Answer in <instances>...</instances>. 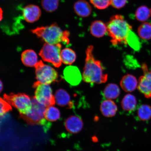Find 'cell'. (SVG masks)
<instances>
[{"label": "cell", "mask_w": 151, "mask_h": 151, "mask_svg": "<svg viewBox=\"0 0 151 151\" xmlns=\"http://www.w3.org/2000/svg\"><path fill=\"white\" fill-rule=\"evenodd\" d=\"M93 51V46H90L87 48L82 78L85 82L88 83H103L106 82L108 75L105 73L101 62L94 58Z\"/></svg>", "instance_id": "cell-1"}, {"label": "cell", "mask_w": 151, "mask_h": 151, "mask_svg": "<svg viewBox=\"0 0 151 151\" xmlns=\"http://www.w3.org/2000/svg\"><path fill=\"white\" fill-rule=\"evenodd\" d=\"M107 33L114 46L127 45L128 38L133 31L132 26L120 15H114L107 25Z\"/></svg>", "instance_id": "cell-2"}, {"label": "cell", "mask_w": 151, "mask_h": 151, "mask_svg": "<svg viewBox=\"0 0 151 151\" xmlns=\"http://www.w3.org/2000/svg\"><path fill=\"white\" fill-rule=\"evenodd\" d=\"M31 31L49 44L56 45L60 42L65 45L69 44V32L62 31L56 23L49 26L37 27L32 30Z\"/></svg>", "instance_id": "cell-3"}, {"label": "cell", "mask_w": 151, "mask_h": 151, "mask_svg": "<svg viewBox=\"0 0 151 151\" xmlns=\"http://www.w3.org/2000/svg\"><path fill=\"white\" fill-rule=\"evenodd\" d=\"M61 45L60 43L52 45L45 43L39 53L43 61L52 63L56 67H59L62 64Z\"/></svg>", "instance_id": "cell-4"}, {"label": "cell", "mask_w": 151, "mask_h": 151, "mask_svg": "<svg viewBox=\"0 0 151 151\" xmlns=\"http://www.w3.org/2000/svg\"><path fill=\"white\" fill-rule=\"evenodd\" d=\"M4 99L23 115L27 112L32 107V99L24 93L4 94Z\"/></svg>", "instance_id": "cell-5"}, {"label": "cell", "mask_w": 151, "mask_h": 151, "mask_svg": "<svg viewBox=\"0 0 151 151\" xmlns=\"http://www.w3.org/2000/svg\"><path fill=\"white\" fill-rule=\"evenodd\" d=\"M35 68L37 82L49 85L57 81V72L51 66L45 65L42 61L38 62Z\"/></svg>", "instance_id": "cell-6"}, {"label": "cell", "mask_w": 151, "mask_h": 151, "mask_svg": "<svg viewBox=\"0 0 151 151\" xmlns=\"http://www.w3.org/2000/svg\"><path fill=\"white\" fill-rule=\"evenodd\" d=\"M36 88L35 98L38 102L46 107L55 103V96L53 95L51 88L48 84L36 82L34 84Z\"/></svg>", "instance_id": "cell-7"}, {"label": "cell", "mask_w": 151, "mask_h": 151, "mask_svg": "<svg viewBox=\"0 0 151 151\" xmlns=\"http://www.w3.org/2000/svg\"><path fill=\"white\" fill-rule=\"evenodd\" d=\"M32 106L31 109L24 114L28 120L38 123L45 119V112L46 107L38 102L34 97L32 99Z\"/></svg>", "instance_id": "cell-8"}, {"label": "cell", "mask_w": 151, "mask_h": 151, "mask_svg": "<svg viewBox=\"0 0 151 151\" xmlns=\"http://www.w3.org/2000/svg\"><path fill=\"white\" fill-rule=\"evenodd\" d=\"M142 67L144 74L139 79L137 88L145 97L151 99V70H148L145 65Z\"/></svg>", "instance_id": "cell-9"}, {"label": "cell", "mask_w": 151, "mask_h": 151, "mask_svg": "<svg viewBox=\"0 0 151 151\" xmlns=\"http://www.w3.org/2000/svg\"><path fill=\"white\" fill-rule=\"evenodd\" d=\"M63 77L71 86H76L80 83L82 76L78 68L74 66L66 67L63 71Z\"/></svg>", "instance_id": "cell-10"}, {"label": "cell", "mask_w": 151, "mask_h": 151, "mask_svg": "<svg viewBox=\"0 0 151 151\" xmlns=\"http://www.w3.org/2000/svg\"><path fill=\"white\" fill-rule=\"evenodd\" d=\"M65 127L69 133L75 134L79 133L83 127V122L80 117L73 115L68 117L65 121Z\"/></svg>", "instance_id": "cell-11"}, {"label": "cell", "mask_w": 151, "mask_h": 151, "mask_svg": "<svg viewBox=\"0 0 151 151\" xmlns=\"http://www.w3.org/2000/svg\"><path fill=\"white\" fill-rule=\"evenodd\" d=\"M23 15L24 20L29 23L37 21L41 16V11L39 7L37 5H29L27 6L24 9Z\"/></svg>", "instance_id": "cell-12"}, {"label": "cell", "mask_w": 151, "mask_h": 151, "mask_svg": "<svg viewBox=\"0 0 151 151\" xmlns=\"http://www.w3.org/2000/svg\"><path fill=\"white\" fill-rule=\"evenodd\" d=\"M55 103L61 107H67L71 108L73 104L70 96L65 90L60 89L57 91L55 95Z\"/></svg>", "instance_id": "cell-13"}, {"label": "cell", "mask_w": 151, "mask_h": 151, "mask_svg": "<svg viewBox=\"0 0 151 151\" xmlns=\"http://www.w3.org/2000/svg\"><path fill=\"white\" fill-rule=\"evenodd\" d=\"M73 8L76 14L82 17L89 16L92 11L91 6L85 0H79L76 1L73 6Z\"/></svg>", "instance_id": "cell-14"}, {"label": "cell", "mask_w": 151, "mask_h": 151, "mask_svg": "<svg viewBox=\"0 0 151 151\" xmlns=\"http://www.w3.org/2000/svg\"><path fill=\"white\" fill-rule=\"evenodd\" d=\"M100 110L103 116L110 118L114 116L118 111L117 106L114 101L111 100H106L101 103Z\"/></svg>", "instance_id": "cell-15"}, {"label": "cell", "mask_w": 151, "mask_h": 151, "mask_svg": "<svg viewBox=\"0 0 151 151\" xmlns=\"http://www.w3.org/2000/svg\"><path fill=\"white\" fill-rule=\"evenodd\" d=\"M138 83L134 76L128 74L124 76L120 81V86L126 92H132L136 89Z\"/></svg>", "instance_id": "cell-16"}, {"label": "cell", "mask_w": 151, "mask_h": 151, "mask_svg": "<svg viewBox=\"0 0 151 151\" xmlns=\"http://www.w3.org/2000/svg\"><path fill=\"white\" fill-rule=\"evenodd\" d=\"M107 31V25L101 21H95L91 25L90 33L94 37H103L106 34Z\"/></svg>", "instance_id": "cell-17"}, {"label": "cell", "mask_w": 151, "mask_h": 151, "mask_svg": "<svg viewBox=\"0 0 151 151\" xmlns=\"http://www.w3.org/2000/svg\"><path fill=\"white\" fill-rule=\"evenodd\" d=\"M21 59L24 65L27 67H35L38 62L36 53L31 50L24 51L22 54Z\"/></svg>", "instance_id": "cell-18"}, {"label": "cell", "mask_w": 151, "mask_h": 151, "mask_svg": "<svg viewBox=\"0 0 151 151\" xmlns=\"http://www.w3.org/2000/svg\"><path fill=\"white\" fill-rule=\"evenodd\" d=\"M137 105L136 98L131 94H126L122 101V109L127 112L133 111L136 108Z\"/></svg>", "instance_id": "cell-19"}, {"label": "cell", "mask_w": 151, "mask_h": 151, "mask_svg": "<svg viewBox=\"0 0 151 151\" xmlns=\"http://www.w3.org/2000/svg\"><path fill=\"white\" fill-rule=\"evenodd\" d=\"M61 113L58 107L51 105L46 107L45 112V119L48 121L54 122L57 121L61 118Z\"/></svg>", "instance_id": "cell-20"}, {"label": "cell", "mask_w": 151, "mask_h": 151, "mask_svg": "<svg viewBox=\"0 0 151 151\" xmlns=\"http://www.w3.org/2000/svg\"><path fill=\"white\" fill-rule=\"evenodd\" d=\"M120 90L117 85L114 84H109L107 85L103 91V95L108 100L115 99L120 94Z\"/></svg>", "instance_id": "cell-21"}, {"label": "cell", "mask_w": 151, "mask_h": 151, "mask_svg": "<svg viewBox=\"0 0 151 151\" xmlns=\"http://www.w3.org/2000/svg\"><path fill=\"white\" fill-rule=\"evenodd\" d=\"M137 20L141 22H145L151 17V7L142 5L138 8L135 13Z\"/></svg>", "instance_id": "cell-22"}, {"label": "cell", "mask_w": 151, "mask_h": 151, "mask_svg": "<svg viewBox=\"0 0 151 151\" xmlns=\"http://www.w3.org/2000/svg\"><path fill=\"white\" fill-rule=\"evenodd\" d=\"M61 55L62 62L65 65H71L76 60V54L74 51L70 48L63 49L62 50Z\"/></svg>", "instance_id": "cell-23"}, {"label": "cell", "mask_w": 151, "mask_h": 151, "mask_svg": "<svg viewBox=\"0 0 151 151\" xmlns=\"http://www.w3.org/2000/svg\"><path fill=\"white\" fill-rule=\"evenodd\" d=\"M137 33L139 37L144 40L151 39V23L145 22L138 28Z\"/></svg>", "instance_id": "cell-24"}, {"label": "cell", "mask_w": 151, "mask_h": 151, "mask_svg": "<svg viewBox=\"0 0 151 151\" xmlns=\"http://www.w3.org/2000/svg\"><path fill=\"white\" fill-rule=\"evenodd\" d=\"M137 114L139 119L147 121L151 119V106L147 104L140 106L137 109Z\"/></svg>", "instance_id": "cell-25"}, {"label": "cell", "mask_w": 151, "mask_h": 151, "mask_svg": "<svg viewBox=\"0 0 151 151\" xmlns=\"http://www.w3.org/2000/svg\"><path fill=\"white\" fill-rule=\"evenodd\" d=\"M43 8L47 12H52L56 10L59 5V0H42Z\"/></svg>", "instance_id": "cell-26"}, {"label": "cell", "mask_w": 151, "mask_h": 151, "mask_svg": "<svg viewBox=\"0 0 151 151\" xmlns=\"http://www.w3.org/2000/svg\"><path fill=\"white\" fill-rule=\"evenodd\" d=\"M90 1L94 7L99 9H106L111 5L110 0H90Z\"/></svg>", "instance_id": "cell-27"}, {"label": "cell", "mask_w": 151, "mask_h": 151, "mask_svg": "<svg viewBox=\"0 0 151 151\" xmlns=\"http://www.w3.org/2000/svg\"><path fill=\"white\" fill-rule=\"evenodd\" d=\"M0 114L1 116H3L5 113L11 109V107L7 102L1 98L0 100Z\"/></svg>", "instance_id": "cell-28"}, {"label": "cell", "mask_w": 151, "mask_h": 151, "mask_svg": "<svg viewBox=\"0 0 151 151\" xmlns=\"http://www.w3.org/2000/svg\"><path fill=\"white\" fill-rule=\"evenodd\" d=\"M127 1V0H110V3L114 8L120 9L126 5Z\"/></svg>", "instance_id": "cell-29"}, {"label": "cell", "mask_w": 151, "mask_h": 151, "mask_svg": "<svg viewBox=\"0 0 151 151\" xmlns=\"http://www.w3.org/2000/svg\"><path fill=\"white\" fill-rule=\"evenodd\" d=\"M1 92L3 89V84L2 81H1Z\"/></svg>", "instance_id": "cell-30"}]
</instances>
